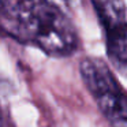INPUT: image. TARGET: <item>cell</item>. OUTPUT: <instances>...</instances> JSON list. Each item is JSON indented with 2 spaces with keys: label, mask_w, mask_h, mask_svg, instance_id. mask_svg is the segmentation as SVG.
<instances>
[{
  "label": "cell",
  "mask_w": 127,
  "mask_h": 127,
  "mask_svg": "<svg viewBox=\"0 0 127 127\" xmlns=\"http://www.w3.org/2000/svg\"><path fill=\"white\" fill-rule=\"evenodd\" d=\"M3 3H4V0H0V8H1V6H3Z\"/></svg>",
  "instance_id": "cell-6"
},
{
  "label": "cell",
  "mask_w": 127,
  "mask_h": 127,
  "mask_svg": "<svg viewBox=\"0 0 127 127\" xmlns=\"http://www.w3.org/2000/svg\"><path fill=\"white\" fill-rule=\"evenodd\" d=\"M47 1H49V3H52V4H55V6L60 7V8L63 10L64 7H67V6H68L71 0H47Z\"/></svg>",
  "instance_id": "cell-4"
},
{
  "label": "cell",
  "mask_w": 127,
  "mask_h": 127,
  "mask_svg": "<svg viewBox=\"0 0 127 127\" xmlns=\"http://www.w3.org/2000/svg\"><path fill=\"white\" fill-rule=\"evenodd\" d=\"M79 72L98 109L112 127H127V92L112 74L109 67L96 58H85Z\"/></svg>",
  "instance_id": "cell-2"
},
{
  "label": "cell",
  "mask_w": 127,
  "mask_h": 127,
  "mask_svg": "<svg viewBox=\"0 0 127 127\" xmlns=\"http://www.w3.org/2000/svg\"><path fill=\"white\" fill-rule=\"evenodd\" d=\"M0 32L21 44L34 45L52 58L71 56L79 47L71 19L47 0H4Z\"/></svg>",
  "instance_id": "cell-1"
},
{
  "label": "cell",
  "mask_w": 127,
  "mask_h": 127,
  "mask_svg": "<svg viewBox=\"0 0 127 127\" xmlns=\"http://www.w3.org/2000/svg\"><path fill=\"white\" fill-rule=\"evenodd\" d=\"M105 33L111 63L127 72V12L123 0H90Z\"/></svg>",
  "instance_id": "cell-3"
},
{
  "label": "cell",
  "mask_w": 127,
  "mask_h": 127,
  "mask_svg": "<svg viewBox=\"0 0 127 127\" xmlns=\"http://www.w3.org/2000/svg\"><path fill=\"white\" fill-rule=\"evenodd\" d=\"M0 127H4L3 126V115H1V109H0Z\"/></svg>",
  "instance_id": "cell-5"
}]
</instances>
